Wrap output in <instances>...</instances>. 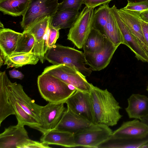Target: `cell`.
I'll list each match as a JSON object with an SVG mask.
<instances>
[{"label":"cell","mask_w":148,"mask_h":148,"mask_svg":"<svg viewBox=\"0 0 148 148\" xmlns=\"http://www.w3.org/2000/svg\"><path fill=\"white\" fill-rule=\"evenodd\" d=\"M118 47L107 38L100 50L93 53H84L87 65L92 71H99L104 69L110 63Z\"/></svg>","instance_id":"8fae6325"},{"label":"cell","mask_w":148,"mask_h":148,"mask_svg":"<svg viewBox=\"0 0 148 148\" xmlns=\"http://www.w3.org/2000/svg\"><path fill=\"white\" fill-rule=\"evenodd\" d=\"M7 87L20 106L40 124V112L41 106L35 103L34 101L27 95L21 84L16 82H12L8 77Z\"/></svg>","instance_id":"7c38bea8"},{"label":"cell","mask_w":148,"mask_h":148,"mask_svg":"<svg viewBox=\"0 0 148 148\" xmlns=\"http://www.w3.org/2000/svg\"><path fill=\"white\" fill-rule=\"evenodd\" d=\"M113 132L107 125L93 124L73 135L76 147L98 148L112 135Z\"/></svg>","instance_id":"5b68a950"},{"label":"cell","mask_w":148,"mask_h":148,"mask_svg":"<svg viewBox=\"0 0 148 148\" xmlns=\"http://www.w3.org/2000/svg\"><path fill=\"white\" fill-rule=\"evenodd\" d=\"M90 93L92 100L96 124L109 127L116 125L122 116L119 103L110 92L92 85Z\"/></svg>","instance_id":"6da1fadb"},{"label":"cell","mask_w":148,"mask_h":148,"mask_svg":"<svg viewBox=\"0 0 148 148\" xmlns=\"http://www.w3.org/2000/svg\"><path fill=\"white\" fill-rule=\"evenodd\" d=\"M0 58V66L1 67L3 63H4V56L3 53L1 51Z\"/></svg>","instance_id":"ab89813d"},{"label":"cell","mask_w":148,"mask_h":148,"mask_svg":"<svg viewBox=\"0 0 148 148\" xmlns=\"http://www.w3.org/2000/svg\"><path fill=\"white\" fill-rule=\"evenodd\" d=\"M126 5L123 8L125 10L139 12L141 13L148 10V1L138 2L127 1Z\"/></svg>","instance_id":"1f68e13d"},{"label":"cell","mask_w":148,"mask_h":148,"mask_svg":"<svg viewBox=\"0 0 148 148\" xmlns=\"http://www.w3.org/2000/svg\"><path fill=\"white\" fill-rule=\"evenodd\" d=\"M58 0H32L22 16L21 26L25 29L47 16H52L57 11Z\"/></svg>","instance_id":"8992f818"},{"label":"cell","mask_w":148,"mask_h":148,"mask_svg":"<svg viewBox=\"0 0 148 148\" xmlns=\"http://www.w3.org/2000/svg\"><path fill=\"white\" fill-rule=\"evenodd\" d=\"M21 34L9 28H1L0 49L4 57L11 55L15 51Z\"/></svg>","instance_id":"44dd1931"},{"label":"cell","mask_w":148,"mask_h":148,"mask_svg":"<svg viewBox=\"0 0 148 148\" xmlns=\"http://www.w3.org/2000/svg\"><path fill=\"white\" fill-rule=\"evenodd\" d=\"M39 60L38 56L34 53H16L4 57L3 63L7 65V69L16 68L26 65H35Z\"/></svg>","instance_id":"484cf974"},{"label":"cell","mask_w":148,"mask_h":148,"mask_svg":"<svg viewBox=\"0 0 148 148\" xmlns=\"http://www.w3.org/2000/svg\"><path fill=\"white\" fill-rule=\"evenodd\" d=\"M104 36L116 46L119 47L120 44H123L121 32L110 10Z\"/></svg>","instance_id":"83f0119b"},{"label":"cell","mask_w":148,"mask_h":148,"mask_svg":"<svg viewBox=\"0 0 148 148\" xmlns=\"http://www.w3.org/2000/svg\"><path fill=\"white\" fill-rule=\"evenodd\" d=\"M128 105L125 108L130 119L140 120L148 115V97L138 94H132L127 99Z\"/></svg>","instance_id":"ac0fdd59"},{"label":"cell","mask_w":148,"mask_h":148,"mask_svg":"<svg viewBox=\"0 0 148 148\" xmlns=\"http://www.w3.org/2000/svg\"><path fill=\"white\" fill-rule=\"evenodd\" d=\"M145 1H148V0H127V1L133 2H138Z\"/></svg>","instance_id":"60d3db41"},{"label":"cell","mask_w":148,"mask_h":148,"mask_svg":"<svg viewBox=\"0 0 148 148\" xmlns=\"http://www.w3.org/2000/svg\"><path fill=\"white\" fill-rule=\"evenodd\" d=\"M79 11L71 10L58 11L51 17V25L56 29L70 28L79 13Z\"/></svg>","instance_id":"603a6c76"},{"label":"cell","mask_w":148,"mask_h":148,"mask_svg":"<svg viewBox=\"0 0 148 148\" xmlns=\"http://www.w3.org/2000/svg\"><path fill=\"white\" fill-rule=\"evenodd\" d=\"M148 134V127L139 119H134L124 122L117 129L113 131L112 136L116 138H138Z\"/></svg>","instance_id":"e0dca14e"},{"label":"cell","mask_w":148,"mask_h":148,"mask_svg":"<svg viewBox=\"0 0 148 148\" xmlns=\"http://www.w3.org/2000/svg\"><path fill=\"white\" fill-rule=\"evenodd\" d=\"M141 25L144 37L148 47V23L142 20Z\"/></svg>","instance_id":"8d00e7d4"},{"label":"cell","mask_w":148,"mask_h":148,"mask_svg":"<svg viewBox=\"0 0 148 148\" xmlns=\"http://www.w3.org/2000/svg\"><path fill=\"white\" fill-rule=\"evenodd\" d=\"M59 30L50 26L49 33L47 40L48 50L53 47L56 44L59 36Z\"/></svg>","instance_id":"836d02e7"},{"label":"cell","mask_w":148,"mask_h":148,"mask_svg":"<svg viewBox=\"0 0 148 148\" xmlns=\"http://www.w3.org/2000/svg\"><path fill=\"white\" fill-rule=\"evenodd\" d=\"M92 123L67 107L55 130L74 134L89 127Z\"/></svg>","instance_id":"9a60e30c"},{"label":"cell","mask_w":148,"mask_h":148,"mask_svg":"<svg viewBox=\"0 0 148 148\" xmlns=\"http://www.w3.org/2000/svg\"><path fill=\"white\" fill-rule=\"evenodd\" d=\"M121 32L123 40V44L127 46L135 54L138 60L148 63V56L138 42L130 32L121 18L115 5L110 8Z\"/></svg>","instance_id":"5bb4252c"},{"label":"cell","mask_w":148,"mask_h":148,"mask_svg":"<svg viewBox=\"0 0 148 148\" xmlns=\"http://www.w3.org/2000/svg\"><path fill=\"white\" fill-rule=\"evenodd\" d=\"M45 59L53 65L64 64L77 70L85 77L89 76L92 70L87 65L84 52L74 48L55 44L49 49Z\"/></svg>","instance_id":"7a4b0ae2"},{"label":"cell","mask_w":148,"mask_h":148,"mask_svg":"<svg viewBox=\"0 0 148 148\" xmlns=\"http://www.w3.org/2000/svg\"><path fill=\"white\" fill-rule=\"evenodd\" d=\"M49 148V145L42 142L34 141L29 138L26 139L20 143L17 148Z\"/></svg>","instance_id":"d6a6232c"},{"label":"cell","mask_w":148,"mask_h":148,"mask_svg":"<svg viewBox=\"0 0 148 148\" xmlns=\"http://www.w3.org/2000/svg\"><path fill=\"white\" fill-rule=\"evenodd\" d=\"M43 73L49 74L76 90L84 92H90L92 85L79 71L64 64L47 66Z\"/></svg>","instance_id":"277c9868"},{"label":"cell","mask_w":148,"mask_h":148,"mask_svg":"<svg viewBox=\"0 0 148 148\" xmlns=\"http://www.w3.org/2000/svg\"><path fill=\"white\" fill-rule=\"evenodd\" d=\"M51 17H46L24 29L23 33H28L34 36L35 42L33 53L38 57L40 62L43 63L45 59L44 44L47 36L49 34Z\"/></svg>","instance_id":"30bf717a"},{"label":"cell","mask_w":148,"mask_h":148,"mask_svg":"<svg viewBox=\"0 0 148 148\" xmlns=\"http://www.w3.org/2000/svg\"><path fill=\"white\" fill-rule=\"evenodd\" d=\"M107 38L97 29L92 28L87 37L83 48L84 53H93L101 49Z\"/></svg>","instance_id":"4316f807"},{"label":"cell","mask_w":148,"mask_h":148,"mask_svg":"<svg viewBox=\"0 0 148 148\" xmlns=\"http://www.w3.org/2000/svg\"><path fill=\"white\" fill-rule=\"evenodd\" d=\"M148 143V134L138 138H116L112 135L98 148H141Z\"/></svg>","instance_id":"ffe728a7"},{"label":"cell","mask_w":148,"mask_h":148,"mask_svg":"<svg viewBox=\"0 0 148 148\" xmlns=\"http://www.w3.org/2000/svg\"><path fill=\"white\" fill-rule=\"evenodd\" d=\"M40 141L48 145H55L67 147H76L72 133L54 130L43 134Z\"/></svg>","instance_id":"d6986e66"},{"label":"cell","mask_w":148,"mask_h":148,"mask_svg":"<svg viewBox=\"0 0 148 148\" xmlns=\"http://www.w3.org/2000/svg\"><path fill=\"white\" fill-rule=\"evenodd\" d=\"M9 74L10 77L12 78L17 79L21 80L23 79L24 75L22 73L15 69L10 70Z\"/></svg>","instance_id":"d590c367"},{"label":"cell","mask_w":148,"mask_h":148,"mask_svg":"<svg viewBox=\"0 0 148 148\" xmlns=\"http://www.w3.org/2000/svg\"><path fill=\"white\" fill-rule=\"evenodd\" d=\"M146 89H147V91H148V86H147V88Z\"/></svg>","instance_id":"7bdbcfd3"},{"label":"cell","mask_w":148,"mask_h":148,"mask_svg":"<svg viewBox=\"0 0 148 148\" xmlns=\"http://www.w3.org/2000/svg\"><path fill=\"white\" fill-rule=\"evenodd\" d=\"M94 12V8L85 7L70 29L67 39L79 49L83 48L92 28Z\"/></svg>","instance_id":"52a82bcc"},{"label":"cell","mask_w":148,"mask_h":148,"mask_svg":"<svg viewBox=\"0 0 148 148\" xmlns=\"http://www.w3.org/2000/svg\"><path fill=\"white\" fill-rule=\"evenodd\" d=\"M35 42L33 35L22 33L19 37L16 50L12 54L33 53Z\"/></svg>","instance_id":"f546056e"},{"label":"cell","mask_w":148,"mask_h":148,"mask_svg":"<svg viewBox=\"0 0 148 148\" xmlns=\"http://www.w3.org/2000/svg\"><path fill=\"white\" fill-rule=\"evenodd\" d=\"M118 13L127 27L148 55V47L143 35L140 17V12L123 8L117 9Z\"/></svg>","instance_id":"4fadbf2b"},{"label":"cell","mask_w":148,"mask_h":148,"mask_svg":"<svg viewBox=\"0 0 148 148\" xmlns=\"http://www.w3.org/2000/svg\"><path fill=\"white\" fill-rule=\"evenodd\" d=\"M72 111L96 124L92 98L90 92L76 90L65 102Z\"/></svg>","instance_id":"ba28073f"},{"label":"cell","mask_w":148,"mask_h":148,"mask_svg":"<svg viewBox=\"0 0 148 148\" xmlns=\"http://www.w3.org/2000/svg\"><path fill=\"white\" fill-rule=\"evenodd\" d=\"M140 17L143 21L148 23V10L141 12Z\"/></svg>","instance_id":"74e56055"},{"label":"cell","mask_w":148,"mask_h":148,"mask_svg":"<svg viewBox=\"0 0 148 148\" xmlns=\"http://www.w3.org/2000/svg\"><path fill=\"white\" fill-rule=\"evenodd\" d=\"M83 1V0H63L60 3L57 11L66 10L79 11Z\"/></svg>","instance_id":"4dcf8cb0"},{"label":"cell","mask_w":148,"mask_h":148,"mask_svg":"<svg viewBox=\"0 0 148 148\" xmlns=\"http://www.w3.org/2000/svg\"><path fill=\"white\" fill-rule=\"evenodd\" d=\"M32 0H0V10L4 14L23 16Z\"/></svg>","instance_id":"d4e9b609"},{"label":"cell","mask_w":148,"mask_h":148,"mask_svg":"<svg viewBox=\"0 0 148 148\" xmlns=\"http://www.w3.org/2000/svg\"><path fill=\"white\" fill-rule=\"evenodd\" d=\"M0 27H2V28H4L3 25V24L1 23V22L0 23Z\"/></svg>","instance_id":"b9f144b4"},{"label":"cell","mask_w":148,"mask_h":148,"mask_svg":"<svg viewBox=\"0 0 148 148\" xmlns=\"http://www.w3.org/2000/svg\"><path fill=\"white\" fill-rule=\"evenodd\" d=\"M64 103L49 102L45 106H41L40 124L35 129L43 134L54 130L66 109Z\"/></svg>","instance_id":"9c48e42d"},{"label":"cell","mask_w":148,"mask_h":148,"mask_svg":"<svg viewBox=\"0 0 148 148\" xmlns=\"http://www.w3.org/2000/svg\"><path fill=\"white\" fill-rule=\"evenodd\" d=\"M140 120L148 127V115L142 118Z\"/></svg>","instance_id":"f35d334b"},{"label":"cell","mask_w":148,"mask_h":148,"mask_svg":"<svg viewBox=\"0 0 148 148\" xmlns=\"http://www.w3.org/2000/svg\"><path fill=\"white\" fill-rule=\"evenodd\" d=\"M8 76L5 71L0 72V125L8 116L15 114L9 101L6 86Z\"/></svg>","instance_id":"7402d4cb"},{"label":"cell","mask_w":148,"mask_h":148,"mask_svg":"<svg viewBox=\"0 0 148 148\" xmlns=\"http://www.w3.org/2000/svg\"><path fill=\"white\" fill-rule=\"evenodd\" d=\"M6 89L8 99L14 110V115L16 117L18 123L35 129L40 125V123L27 113L20 106L17 102L12 92L7 86Z\"/></svg>","instance_id":"cb8c5ba5"},{"label":"cell","mask_w":148,"mask_h":148,"mask_svg":"<svg viewBox=\"0 0 148 148\" xmlns=\"http://www.w3.org/2000/svg\"><path fill=\"white\" fill-rule=\"evenodd\" d=\"M110 10L109 3H107L100 6L94 10L92 27L103 35Z\"/></svg>","instance_id":"f1b7e54d"},{"label":"cell","mask_w":148,"mask_h":148,"mask_svg":"<svg viewBox=\"0 0 148 148\" xmlns=\"http://www.w3.org/2000/svg\"><path fill=\"white\" fill-rule=\"evenodd\" d=\"M37 85L40 95L46 101L53 103H64L75 91L70 86L46 73L38 76Z\"/></svg>","instance_id":"3957f363"},{"label":"cell","mask_w":148,"mask_h":148,"mask_svg":"<svg viewBox=\"0 0 148 148\" xmlns=\"http://www.w3.org/2000/svg\"><path fill=\"white\" fill-rule=\"evenodd\" d=\"M24 125L18 123L5 128L0 134V148H17L26 139L29 138Z\"/></svg>","instance_id":"2e32d148"},{"label":"cell","mask_w":148,"mask_h":148,"mask_svg":"<svg viewBox=\"0 0 148 148\" xmlns=\"http://www.w3.org/2000/svg\"><path fill=\"white\" fill-rule=\"evenodd\" d=\"M112 0H83V4L88 7L94 8L101 5L109 3Z\"/></svg>","instance_id":"e575fe53"}]
</instances>
